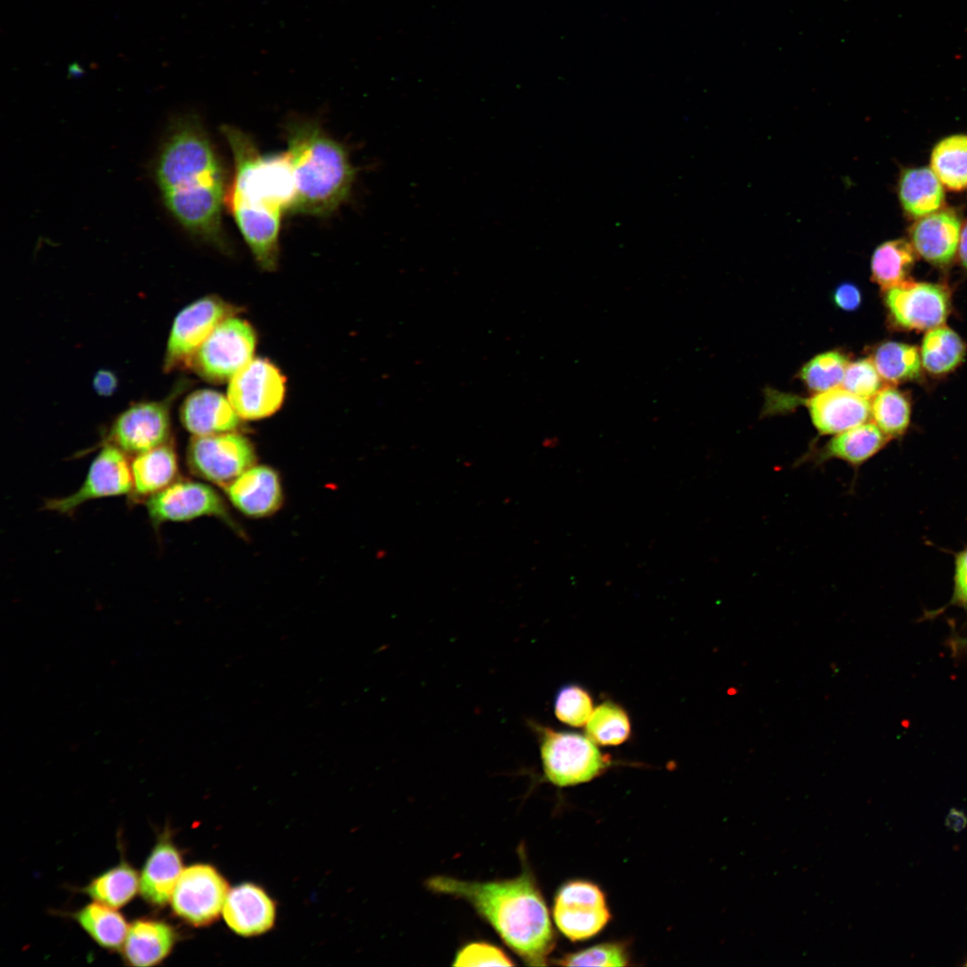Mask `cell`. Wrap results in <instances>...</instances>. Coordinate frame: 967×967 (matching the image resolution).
<instances>
[{
    "mask_svg": "<svg viewBox=\"0 0 967 967\" xmlns=\"http://www.w3.org/2000/svg\"><path fill=\"white\" fill-rule=\"evenodd\" d=\"M287 140L295 180L289 211L329 216L349 196L355 180L347 151L311 121L289 124Z\"/></svg>",
    "mask_w": 967,
    "mask_h": 967,
    "instance_id": "cell-3",
    "label": "cell"
},
{
    "mask_svg": "<svg viewBox=\"0 0 967 967\" xmlns=\"http://www.w3.org/2000/svg\"><path fill=\"white\" fill-rule=\"evenodd\" d=\"M183 870L179 851L164 834L144 863L140 877L141 895L153 906H165L172 897Z\"/></svg>",
    "mask_w": 967,
    "mask_h": 967,
    "instance_id": "cell-22",
    "label": "cell"
},
{
    "mask_svg": "<svg viewBox=\"0 0 967 967\" xmlns=\"http://www.w3.org/2000/svg\"><path fill=\"white\" fill-rule=\"evenodd\" d=\"M222 133L235 163L234 178L225 197L227 209L289 211L295 196V180L287 151L263 156L251 137L240 129L223 125Z\"/></svg>",
    "mask_w": 967,
    "mask_h": 967,
    "instance_id": "cell-4",
    "label": "cell"
},
{
    "mask_svg": "<svg viewBox=\"0 0 967 967\" xmlns=\"http://www.w3.org/2000/svg\"><path fill=\"white\" fill-rule=\"evenodd\" d=\"M222 911L228 927L245 937L268 931L275 920L272 900L261 887L249 883L228 892Z\"/></svg>",
    "mask_w": 967,
    "mask_h": 967,
    "instance_id": "cell-20",
    "label": "cell"
},
{
    "mask_svg": "<svg viewBox=\"0 0 967 967\" xmlns=\"http://www.w3.org/2000/svg\"><path fill=\"white\" fill-rule=\"evenodd\" d=\"M871 359L881 378L893 384L914 380L920 374V353L908 344L883 343L876 348Z\"/></svg>",
    "mask_w": 967,
    "mask_h": 967,
    "instance_id": "cell-31",
    "label": "cell"
},
{
    "mask_svg": "<svg viewBox=\"0 0 967 967\" xmlns=\"http://www.w3.org/2000/svg\"><path fill=\"white\" fill-rule=\"evenodd\" d=\"M529 725L538 738L544 775L552 783L565 787L586 783L610 766V759L587 735L556 731L532 721Z\"/></svg>",
    "mask_w": 967,
    "mask_h": 967,
    "instance_id": "cell-5",
    "label": "cell"
},
{
    "mask_svg": "<svg viewBox=\"0 0 967 967\" xmlns=\"http://www.w3.org/2000/svg\"><path fill=\"white\" fill-rule=\"evenodd\" d=\"M586 735L596 744L620 745L630 735L629 716L619 704L606 701L593 710L586 723Z\"/></svg>",
    "mask_w": 967,
    "mask_h": 967,
    "instance_id": "cell-33",
    "label": "cell"
},
{
    "mask_svg": "<svg viewBox=\"0 0 967 967\" xmlns=\"http://www.w3.org/2000/svg\"><path fill=\"white\" fill-rule=\"evenodd\" d=\"M454 966H513L514 963L504 951L487 942H472L461 947L455 955Z\"/></svg>",
    "mask_w": 967,
    "mask_h": 967,
    "instance_id": "cell-38",
    "label": "cell"
},
{
    "mask_svg": "<svg viewBox=\"0 0 967 967\" xmlns=\"http://www.w3.org/2000/svg\"><path fill=\"white\" fill-rule=\"evenodd\" d=\"M834 304L847 312L858 309L861 303V293L857 286L844 282L836 287L833 293Z\"/></svg>",
    "mask_w": 967,
    "mask_h": 967,
    "instance_id": "cell-40",
    "label": "cell"
},
{
    "mask_svg": "<svg viewBox=\"0 0 967 967\" xmlns=\"http://www.w3.org/2000/svg\"><path fill=\"white\" fill-rule=\"evenodd\" d=\"M231 503L244 515L265 518L277 512L283 503L278 474L270 466L254 465L225 488Z\"/></svg>",
    "mask_w": 967,
    "mask_h": 967,
    "instance_id": "cell-16",
    "label": "cell"
},
{
    "mask_svg": "<svg viewBox=\"0 0 967 967\" xmlns=\"http://www.w3.org/2000/svg\"><path fill=\"white\" fill-rule=\"evenodd\" d=\"M425 886L468 903L526 964H547L554 933L545 901L527 868L509 879L478 882L434 876Z\"/></svg>",
    "mask_w": 967,
    "mask_h": 967,
    "instance_id": "cell-2",
    "label": "cell"
},
{
    "mask_svg": "<svg viewBox=\"0 0 967 967\" xmlns=\"http://www.w3.org/2000/svg\"><path fill=\"white\" fill-rule=\"evenodd\" d=\"M69 72H70V73H72V74H77V75H78V74H80L81 73H82L83 71H82V69L81 68V66H80V65H78V64H76V63H73V64H71V65L69 66Z\"/></svg>",
    "mask_w": 967,
    "mask_h": 967,
    "instance_id": "cell-44",
    "label": "cell"
},
{
    "mask_svg": "<svg viewBox=\"0 0 967 967\" xmlns=\"http://www.w3.org/2000/svg\"><path fill=\"white\" fill-rule=\"evenodd\" d=\"M140 888V877L127 862L118 865L95 877L85 888V893L95 902L112 908H120L129 903Z\"/></svg>",
    "mask_w": 967,
    "mask_h": 967,
    "instance_id": "cell-28",
    "label": "cell"
},
{
    "mask_svg": "<svg viewBox=\"0 0 967 967\" xmlns=\"http://www.w3.org/2000/svg\"><path fill=\"white\" fill-rule=\"evenodd\" d=\"M132 490L131 463L127 455L113 445L105 444L90 465L80 488L68 496L47 501L44 509L71 515L89 501L130 496Z\"/></svg>",
    "mask_w": 967,
    "mask_h": 967,
    "instance_id": "cell-11",
    "label": "cell"
},
{
    "mask_svg": "<svg viewBox=\"0 0 967 967\" xmlns=\"http://www.w3.org/2000/svg\"><path fill=\"white\" fill-rule=\"evenodd\" d=\"M256 344L252 326L236 315L230 316L198 348L189 369L208 382H225L253 358Z\"/></svg>",
    "mask_w": 967,
    "mask_h": 967,
    "instance_id": "cell-6",
    "label": "cell"
},
{
    "mask_svg": "<svg viewBox=\"0 0 967 967\" xmlns=\"http://www.w3.org/2000/svg\"><path fill=\"white\" fill-rule=\"evenodd\" d=\"M553 919L560 931L572 941L599 933L610 920L602 890L595 884L577 880L565 884L557 893Z\"/></svg>",
    "mask_w": 967,
    "mask_h": 967,
    "instance_id": "cell-14",
    "label": "cell"
},
{
    "mask_svg": "<svg viewBox=\"0 0 967 967\" xmlns=\"http://www.w3.org/2000/svg\"><path fill=\"white\" fill-rule=\"evenodd\" d=\"M819 435H834L858 426L871 417L869 399L842 387L819 392L803 401Z\"/></svg>",
    "mask_w": 967,
    "mask_h": 967,
    "instance_id": "cell-17",
    "label": "cell"
},
{
    "mask_svg": "<svg viewBox=\"0 0 967 967\" xmlns=\"http://www.w3.org/2000/svg\"><path fill=\"white\" fill-rule=\"evenodd\" d=\"M915 261L913 246L904 239L885 242L876 248L871 258L873 280L884 290L907 280Z\"/></svg>",
    "mask_w": 967,
    "mask_h": 967,
    "instance_id": "cell-27",
    "label": "cell"
},
{
    "mask_svg": "<svg viewBox=\"0 0 967 967\" xmlns=\"http://www.w3.org/2000/svg\"><path fill=\"white\" fill-rule=\"evenodd\" d=\"M179 415L183 426L193 436L235 432L241 424L227 397L210 389L189 394L180 406Z\"/></svg>",
    "mask_w": 967,
    "mask_h": 967,
    "instance_id": "cell-19",
    "label": "cell"
},
{
    "mask_svg": "<svg viewBox=\"0 0 967 967\" xmlns=\"http://www.w3.org/2000/svg\"><path fill=\"white\" fill-rule=\"evenodd\" d=\"M176 934L168 923L153 919L133 921L123 945L124 959L129 965L154 966L171 953Z\"/></svg>",
    "mask_w": 967,
    "mask_h": 967,
    "instance_id": "cell-24",
    "label": "cell"
},
{
    "mask_svg": "<svg viewBox=\"0 0 967 967\" xmlns=\"http://www.w3.org/2000/svg\"><path fill=\"white\" fill-rule=\"evenodd\" d=\"M156 178L166 207L193 236L220 250L228 244L222 227L225 177L201 123L176 121L160 150Z\"/></svg>",
    "mask_w": 967,
    "mask_h": 967,
    "instance_id": "cell-1",
    "label": "cell"
},
{
    "mask_svg": "<svg viewBox=\"0 0 967 967\" xmlns=\"http://www.w3.org/2000/svg\"><path fill=\"white\" fill-rule=\"evenodd\" d=\"M960 235V218L951 210H937L920 218L911 230L913 248L925 260L937 265L948 264L954 259Z\"/></svg>",
    "mask_w": 967,
    "mask_h": 967,
    "instance_id": "cell-21",
    "label": "cell"
},
{
    "mask_svg": "<svg viewBox=\"0 0 967 967\" xmlns=\"http://www.w3.org/2000/svg\"><path fill=\"white\" fill-rule=\"evenodd\" d=\"M553 708L559 721L573 727H580L587 723L594 710L593 698L580 685L567 684L558 689Z\"/></svg>",
    "mask_w": 967,
    "mask_h": 967,
    "instance_id": "cell-35",
    "label": "cell"
},
{
    "mask_svg": "<svg viewBox=\"0 0 967 967\" xmlns=\"http://www.w3.org/2000/svg\"><path fill=\"white\" fill-rule=\"evenodd\" d=\"M889 441L874 423L866 422L833 435L822 447L808 452L799 462L820 466L839 460L857 470L881 451Z\"/></svg>",
    "mask_w": 967,
    "mask_h": 967,
    "instance_id": "cell-18",
    "label": "cell"
},
{
    "mask_svg": "<svg viewBox=\"0 0 967 967\" xmlns=\"http://www.w3.org/2000/svg\"><path fill=\"white\" fill-rule=\"evenodd\" d=\"M170 400L136 403L119 414L103 438L127 456L172 441Z\"/></svg>",
    "mask_w": 967,
    "mask_h": 967,
    "instance_id": "cell-10",
    "label": "cell"
},
{
    "mask_svg": "<svg viewBox=\"0 0 967 967\" xmlns=\"http://www.w3.org/2000/svg\"><path fill=\"white\" fill-rule=\"evenodd\" d=\"M145 505L155 529L167 522H184L205 516L228 518L222 498L212 487L187 479H177L148 498Z\"/></svg>",
    "mask_w": 967,
    "mask_h": 967,
    "instance_id": "cell-13",
    "label": "cell"
},
{
    "mask_svg": "<svg viewBox=\"0 0 967 967\" xmlns=\"http://www.w3.org/2000/svg\"><path fill=\"white\" fill-rule=\"evenodd\" d=\"M931 167L947 189H966L967 135H953L939 141L932 151Z\"/></svg>",
    "mask_w": 967,
    "mask_h": 967,
    "instance_id": "cell-30",
    "label": "cell"
},
{
    "mask_svg": "<svg viewBox=\"0 0 967 967\" xmlns=\"http://www.w3.org/2000/svg\"><path fill=\"white\" fill-rule=\"evenodd\" d=\"M228 894L223 877L208 864H194L183 870L174 889V913L193 926L213 922L223 910Z\"/></svg>",
    "mask_w": 967,
    "mask_h": 967,
    "instance_id": "cell-12",
    "label": "cell"
},
{
    "mask_svg": "<svg viewBox=\"0 0 967 967\" xmlns=\"http://www.w3.org/2000/svg\"><path fill=\"white\" fill-rule=\"evenodd\" d=\"M870 403L873 423L889 438L901 437L907 431L911 406L906 397L892 387L882 388Z\"/></svg>",
    "mask_w": 967,
    "mask_h": 967,
    "instance_id": "cell-32",
    "label": "cell"
},
{
    "mask_svg": "<svg viewBox=\"0 0 967 967\" xmlns=\"http://www.w3.org/2000/svg\"><path fill=\"white\" fill-rule=\"evenodd\" d=\"M959 255L963 265L967 269V222L961 230Z\"/></svg>",
    "mask_w": 967,
    "mask_h": 967,
    "instance_id": "cell-42",
    "label": "cell"
},
{
    "mask_svg": "<svg viewBox=\"0 0 967 967\" xmlns=\"http://www.w3.org/2000/svg\"><path fill=\"white\" fill-rule=\"evenodd\" d=\"M93 387L98 395L108 397L114 394L117 388V378L111 371L100 370L94 376Z\"/></svg>",
    "mask_w": 967,
    "mask_h": 967,
    "instance_id": "cell-41",
    "label": "cell"
},
{
    "mask_svg": "<svg viewBox=\"0 0 967 967\" xmlns=\"http://www.w3.org/2000/svg\"><path fill=\"white\" fill-rule=\"evenodd\" d=\"M558 963L564 966H626L629 957L623 944L610 942L566 954Z\"/></svg>",
    "mask_w": 967,
    "mask_h": 967,
    "instance_id": "cell-36",
    "label": "cell"
},
{
    "mask_svg": "<svg viewBox=\"0 0 967 967\" xmlns=\"http://www.w3.org/2000/svg\"><path fill=\"white\" fill-rule=\"evenodd\" d=\"M133 501H145L178 479V457L173 442L133 456L131 461Z\"/></svg>",
    "mask_w": 967,
    "mask_h": 967,
    "instance_id": "cell-23",
    "label": "cell"
},
{
    "mask_svg": "<svg viewBox=\"0 0 967 967\" xmlns=\"http://www.w3.org/2000/svg\"><path fill=\"white\" fill-rule=\"evenodd\" d=\"M881 379L872 359L861 358L849 363L842 388L869 400L882 389Z\"/></svg>",
    "mask_w": 967,
    "mask_h": 967,
    "instance_id": "cell-37",
    "label": "cell"
},
{
    "mask_svg": "<svg viewBox=\"0 0 967 967\" xmlns=\"http://www.w3.org/2000/svg\"><path fill=\"white\" fill-rule=\"evenodd\" d=\"M885 291L889 314L903 329H931L946 320L949 295L941 286L906 280Z\"/></svg>",
    "mask_w": 967,
    "mask_h": 967,
    "instance_id": "cell-15",
    "label": "cell"
},
{
    "mask_svg": "<svg viewBox=\"0 0 967 967\" xmlns=\"http://www.w3.org/2000/svg\"><path fill=\"white\" fill-rule=\"evenodd\" d=\"M965 965H967V963H965Z\"/></svg>",
    "mask_w": 967,
    "mask_h": 967,
    "instance_id": "cell-45",
    "label": "cell"
},
{
    "mask_svg": "<svg viewBox=\"0 0 967 967\" xmlns=\"http://www.w3.org/2000/svg\"><path fill=\"white\" fill-rule=\"evenodd\" d=\"M951 604L967 610V547L955 555Z\"/></svg>",
    "mask_w": 967,
    "mask_h": 967,
    "instance_id": "cell-39",
    "label": "cell"
},
{
    "mask_svg": "<svg viewBox=\"0 0 967 967\" xmlns=\"http://www.w3.org/2000/svg\"><path fill=\"white\" fill-rule=\"evenodd\" d=\"M965 345L959 335L943 325L929 329L922 341L920 359L927 371L943 374L963 359Z\"/></svg>",
    "mask_w": 967,
    "mask_h": 967,
    "instance_id": "cell-29",
    "label": "cell"
},
{
    "mask_svg": "<svg viewBox=\"0 0 967 967\" xmlns=\"http://www.w3.org/2000/svg\"><path fill=\"white\" fill-rule=\"evenodd\" d=\"M74 918L99 946L110 950L123 947L129 927L115 908L95 902L77 911Z\"/></svg>",
    "mask_w": 967,
    "mask_h": 967,
    "instance_id": "cell-26",
    "label": "cell"
},
{
    "mask_svg": "<svg viewBox=\"0 0 967 967\" xmlns=\"http://www.w3.org/2000/svg\"><path fill=\"white\" fill-rule=\"evenodd\" d=\"M957 650H967V637L963 638H958L954 645Z\"/></svg>",
    "mask_w": 967,
    "mask_h": 967,
    "instance_id": "cell-43",
    "label": "cell"
},
{
    "mask_svg": "<svg viewBox=\"0 0 967 967\" xmlns=\"http://www.w3.org/2000/svg\"><path fill=\"white\" fill-rule=\"evenodd\" d=\"M255 461L253 445L236 432L193 436L186 449V463L192 474L224 488Z\"/></svg>",
    "mask_w": 967,
    "mask_h": 967,
    "instance_id": "cell-8",
    "label": "cell"
},
{
    "mask_svg": "<svg viewBox=\"0 0 967 967\" xmlns=\"http://www.w3.org/2000/svg\"><path fill=\"white\" fill-rule=\"evenodd\" d=\"M899 198L905 212L923 218L937 211L944 203L942 183L928 167L905 170L899 182Z\"/></svg>",
    "mask_w": 967,
    "mask_h": 967,
    "instance_id": "cell-25",
    "label": "cell"
},
{
    "mask_svg": "<svg viewBox=\"0 0 967 967\" xmlns=\"http://www.w3.org/2000/svg\"><path fill=\"white\" fill-rule=\"evenodd\" d=\"M286 395V378L267 358H252L230 380L227 398L244 420H260L275 414Z\"/></svg>",
    "mask_w": 967,
    "mask_h": 967,
    "instance_id": "cell-9",
    "label": "cell"
},
{
    "mask_svg": "<svg viewBox=\"0 0 967 967\" xmlns=\"http://www.w3.org/2000/svg\"><path fill=\"white\" fill-rule=\"evenodd\" d=\"M849 363L847 355L841 351L824 352L806 363L799 377L809 390L826 391L842 386Z\"/></svg>",
    "mask_w": 967,
    "mask_h": 967,
    "instance_id": "cell-34",
    "label": "cell"
},
{
    "mask_svg": "<svg viewBox=\"0 0 967 967\" xmlns=\"http://www.w3.org/2000/svg\"><path fill=\"white\" fill-rule=\"evenodd\" d=\"M238 312V307L214 295H205L183 308L168 335L164 372L189 369L194 354L217 325Z\"/></svg>",
    "mask_w": 967,
    "mask_h": 967,
    "instance_id": "cell-7",
    "label": "cell"
}]
</instances>
